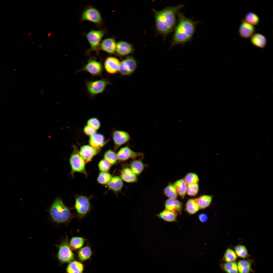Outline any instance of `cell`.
<instances>
[{"label": "cell", "mask_w": 273, "mask_h": 273, "mask_svg": "<svg viewBox=\"0 0 273 273\" xmlns=\"http://www.w3.org/2000/svg\"><path fill=\"white\" fill-rule=\"evenodd\" d=\"M184 7L182 4L167 7L160 10L152 9L154 13L157 33L165 39L173 30L176 25V16Z\"/></svg>", "instance_id": "cell-1"}, {"label": "cell", "mask_w": 273, "mask_h": 273, "mask_svg": "<svg viewBox=\"0 0 273 273\" xmlns=\"http://www.w3.org/2000/svg\"><path fill=\"white\" fill-rule=\"evenodd\" d=\"M177 16L178 22L174 28L171 48L178 45H184L190 41L195 32L196 26L200 22L186 17L180 12L178 13Z\"/></svg>", "instance_id": "cell-2"}, {"label": "cell", "mask_w": 273, "mask_h": 273, "mask_svg": "<svg viewBox=\"0 0 273 273\" xmlns=\"http://www.w3.org/2000/svg\"><path fill=\"white\" fill-rule=\"evenodd\" d=\"M49 212L53 220L57 222L62 223L68 221L72 216L70 209L66 206L59 198L56 199L53 202L50 209Z\"/></svg>", "instance_id": "cell-3"}, {"label": "cell", "mask_w": 273, "mask_h": 273, "mask_svg": "<svg viewBox=\"0 0 273 273\" xmlns=\"http://www.w3.org/2000/svg\"><path fill=\"white\" fill-rule=\"evenodd\" d=\"M106 32L105 29L91 30L85 35L86 38L90 45V48L87 51L89 54L92 51L98 53L100 50V46L102 39Z\"/></svg>", "instance_id": "cell-4"}, {"label": "cell", "mask_w": 273, "mask_h": 273, "mask_svg": "<svg viewBox=\"0 0 273 273\" xmlns=\"http://www.w3.org/2000/svg\"><path fill=\"white\" fill-rule=\"evenodd\" d=\"M81 21H88L98 26H101L103 23V19L99 11L92 6L87 7L83 11L81 15Z\"/></svg>", "instance_id": "cell-5"}, {"label": "cell", "mask_w": 273, "mask_h": 273, "mask_svg": "<svg viewBox=\"0 0 273 273\" xmlns=\"http://www.w3.org/2000/svg\"><path fill=\"white\" fill-rule=\"evenodd\" d=\"M111 83L105 79L87 82L86 84L87 90L91 96H95L103 93Z\"/></svg>", "instance_id": "cell-6"}, {"label": "cell", "mask_w": 273, "mask_h": 273, "mask_svg": "<svg viewBox=\"0 0 273 273\" xmlns=\"http://www.w3.org/2000/svg\"><path fill=\"white\" fill-rule=\"evenodd\" d=\"M75 207L79 218L81 219L85 216L91 210L89 198L83 196H77L75 199Z\"/></svg>", "instance_id": "cell-7"}, {"label": "cell", "mask_w": 273, "mask_h": 273, "mask_svg": "<svg viewBox=\"0 0 273 273\" xmlns=\"http://www.w3.org/2000/svg\"><path fill=\"white\" fill-rule=\"evenodd\" d=\"M58 258L60 261L63 263H68L73 259L74 255L71 250L67 237L58 245Z\"/></svg>", "instance_id": "cell-8"}, {"label": "cell", "mask_w": 273, "mask_h": 273, "mask_svg": "<svg viewBox=\"0 0 273 273\" xmlns=\"http://www.w3.org/2000/svg\"><path fill=\"white\" fill-rule=\"evenodd\" d=\"M70 163L72 172H79L86 174L85 162L80 155L77 150L75 149L71 155Z\"/></svg>", "instance_id": "cell-9"}, {"label": "cell", "mask_w": 273, "mask_h": 273, "mask_svg": "<svg viewBox=\"0 0 273 273\" xmlns=\"http://www.w3.org/2000/svg\"><path fill=\"white\" fill-rule=\"evenodd\" d=\"M136 67L135 59L131 56H128L120 62L119 72L122 75H129L134 72Z\"/></svg>", "instance_id": "cell-10"}, {"label": "cell", "mask_w": 273, "mask_h": 273, "mask_svg": "<svg viewBox=\"0 0 273 273\" xmlns=\"http://www.w3.org/2000/svg\"><path fill=\"white\" fill-rule=\"evenodd\" d=\"M103 71V66L101 62L92 59L88 60L85 65L77 72H87L94 76L99 75Z\"/></svg>", "instance_id": "cell-11"}, {"label": "cell", "mask_w": 273, "mask_h": 273, "mask_svg": "<svg viewBox=\"0 0 273 273\" xmlns=\"http://www.w3.org/2000/svg\"><path fill=\"white\" fill-rule=\"evenodd\" d=\"M117 155L119 160L124 161L130 158L135 159L138 157H142L143 154L141 153L135 152L126 146L121 148L118 152Z\"/></svg>", "instance_id": "cell-12"}, {"label": "cell", "mask_w": 273, "mask_h": 273, "mask_svg": "<svg viewBox=\"0 0 273 273\" xmlns=\"http://www.w3.org/2000/svg\"><path fill=\"white\" fill-rule=\"evenodd\" d=\"M120 62L117 58L112 57H107L104 62V66L108 73L114 74L119 71Z\"/></svg>", "instance_id": "cell-13"}, {"label": "cell", "mask_w": 273, "mask_h": 273, "mask_svg": "<svg viewBox=\"0 0 273 273\" xmlns=\"http://www.w3.org/2000/svg\"><path fill=\"white\" fill-rule=\"evenodd\" d=\"M113 139L115 149L126 143L130 140V137L129 133L125 131L116 130L113 134Z\"/></svg>", "instance_id": "cell-14"}, {"label": "cell", "mask_w": 273, "mask_h": 273, "mask_svg": "<svg viewBox=\"0 0 273 273\" xmlns=\"http://www.w3.org/2000/svg\"><path fill=\"white\" fill-rule=\"evenodd\" d=\"M134 49L132 45L124 41H120L117 43L116 53L120 56H124L132 53Z\"/></svg>", "instance_id": "cell-15"}, {"label": "cell", "mask_w": 273, "mask_h": 273, "mask_svg": "<svg viewBox=\"0 0 273 273\" xmlns=\"http://www.w3.org/2000/svg\"><path fill=\"white\" fill-rule=\"evenodd\" d=\"M116 44L114 38H106L101 42L100 49L109 54H114L116 53Z\"/></svg>", "instance_id": "cell-16"}, {"label": "cell", "mask_w": 273, "mask_h": 273, "mask_svg": "<svg viewBox=\"0 0 273 273\" xmlns=\"http://www.w3.org/2000/svg\"><path fill=\"white\" fill-rule=\"evenodd\" d=\"M255 30V27L253 25L245 20H242L239 30V34L241 37L248 38L253 35Z\"/></svg>", "instance_id": "cell-17"}, {"label": "cell", "mask_w": 273, "mask_h": 273, "mask_svg": "<svg viewBox=\"0 0 273 273\" xmlns=\"http://www.w3.org/2000/svg\"><path fill=\"white\" fill-rule=\"evenodd\" d=\"M98 151L89 145H84L80 148L79 154L85 162L90 161L97 153Z\"/></svg>", "instance_id": "cell-18"}, {"label": "cell", "mask_w": 273, "mask_h": 273, "mask_svg": "<svg viewBox=\"0 0 273 273\" xmlns=\"http://www.w3.org/2000/svg\"><path fill=\"white\" fill-rule=\"evenodd\" d=\"M89 143L92 147L98 150L105 144L104 136L101 134L96 133L90 136Z\"/></svg>", "instance_id": "cell-19"}, {"label": "cell", "mask_w": 273, "mask_h": 273, "mask_svg": "<svg viewBox=\"0 0 273 273\" xmlns=\"http://www.w3.org/2000/svg\"><path fill=\"white\" fill-rule=\"evenodd\" d=\"M165 206V209L175 212L178 214L181 213L182 203L176 199L169 198L167 199Z\"/></svg>", "instance_id": "cell-20"}, {"label": "cell", "mask_w": 273, "mask_h": 273, "mask_svg": "<svg viewBox=\"0 0 273 273\" xmlns=\"http://www.w3.org/2000/svg\"><path fill=\"white\" fill-rule=\"evenodd\" d=\"M253 260H241L237 263L238 273H250L253 272L252 268Z\"/></svg>", "instance_id": "cell-21"}, {"label": "cell", "mask_w": 273, "mask_h": 273, "mask_svg": "<svg viewBox=\"0 0 273 273\" xmlns=\"http://www.w3.org/2000/svg\"><path fill=\"white\" fill-rule=\"evenodd\" d=\"M251 41L253 45L257 47L263 48L266 46L267 40L265 37L259 33L254 34L251 36Z\"/></svg>", "instance_id": "cell-22"}, {"label": "cell", "mask_w": 273, "mask_h": 273, "mask_svg": "<svg viewBox=\"0 0 273 273\" xmlns=\"http://www.w3.org/2000/svg\"><path fill=\"white\" fill-rule=\"evenodd\" d=\"M178 213L166 209L160 213L158 216L164 220L168 222H173L176 221Z\"/></svg>", "instance_id": "cell-23"}, {"label": "cell", "mask_w": 273, "mask_h": 273, "mask_svg": "<svg viewBox=\"0 0 273 273\" xmlns=\"http://www.w3.org/2000/svg\"><path fill=\"white\" fill-rule=\"evenodd\" d=\"M121 176L123 180L127 183L134 182L137 181L136 175L128 168H125L123 169L121 171Z\"/></svg>", "instance_id": "cell-24"}, {"label": "cell", "mask_w": 273, "mask_h": 273, "mask_svg": "<svg viewBox=\"0 0 273 273\" xmlns=\"http://www.w3.org/2000/svg\"><path fill=\"white\" fill-rule=\"evenodd\" d=\"M108 185L109 188L117 192L121 190L123 186V183L120 177L116 176L112 177Z\"/></svg>", "instance_id": "cell-25"}, {"label": "cell", "mask_w": 273, "mask_h": 273, "mask_svg": "<svg viewBox=\"0 0 273 273\" xmlns=\"http://www.w3.org/2000/svg\"><path fill=\"white\" fill-rule=\"evenodd\" d=\"M200 209L195 199H190L187 201L185 206V210L189 215L194 214Z\"/></svg>", "instance_id": "cell-26"}, {"label": "cell", "mask_w": 273, "mask_h": 273, "mask_svg": "<svg viewBox=\"0 0 273 273\" xmlns=\"http://www.w3.org/2000/svg\"><path fill=\"white\" fill-rule=\"evenodd\" d=\"M212 196L203 195L195 198L200 209H206L209 206L212 200Z\"/></svg>", "instance_id": "cell-27"}, {"label": "cell", "mask_w": 273, "mask_h": 273, "mask_svg": "<svg viewBox=\"0 0 273 273\" xmlns=\"http://www.w3.org/2000/svg\"><path fill=\"white\" fill-rule=\"evenodd\" d=\"M219 265L226 273H238L237 263L235 262L222 263Z\"/></svg>", "instance_id": "cell-28"}, {"label": "cell", "mask_w": 273, "mask_h": 273, "mask_svg": "<svg viewBox=\"0 0 273 273\" xmlns=\"http://www.w3.org/2000/svg\"><path fill=\"white\" fill-rule=\"evenodd\" d=\"M178 194L182 199L185 198L187 186L184 179H182L175 182L174 184Z\"/></svg>", "instance_id": "cell-29"}, {"label": "cell", "mask_w": 273, "mask_h": 273, "mask_svg": "<svg viewBox=\"0 0 273 273\" xmlns=\"http://www.w3.org/2000/svg\"><path fill=\"white\" fill-rule=\"evenodd\" d=\"M83 269L82 264L79 262L74 261L71 262L67 268V273H81Z\"/></svg>", "instance_id": "cell-30"}, {"label": "cell", "mask_w": 273, "mask_h": 273, "mask_svg": "<svg viewBox=\"0 0 273 273\" xmlns=\"http://www.w3.org/2000/svg\"><path fill=\"white\" fill-rule=\"evenodd\" d=\"M234 249L237 257L244 259L250 256L247 248L244 245L238 244L234 247Z\"/></svg>", "instance_id": "cell-31"}, {"label": "cell", "mask_w": 273, "mask_h": 273, "mask_svg": "<svg viewBox=\"0 0 273 273\" xmlns=\"http://www.w3.org/2000/svg\"><path fill=\"white\" fill-rule=\"evenodd\" d=\"M85 241L84 238L81 237H72L69 243L71 249L72 250H76L80 248L83 245Z\"/></svg>", "instance_id": "cell-32"}, {"label": "cell", "mask_w": 273, "mask_h": 273, "mask_svg": "<svg viewBox=\"0 0 273 273\" xmlns=\"http://www.w3.org/2000/svg\"><path fill=\"white\" fill-rule=\"evenodd\" d=\"M237 258L238 257L234 250L228 248L226 249L221 261L226 262H235Z\"/></svg>", "instance_id": "cell-33"}, {"label": "cell", "mask_w": 273, "mask_h": 273, "mask_svg": "<svg viewBox=\"0 0 273 273\" xmlns=\"http://www.w3.org/2000/svg\"><path fill=\"white\" fill-rule=\"evenodd\" d=\"M165 195L170 199H176L177 197L178 193L174 185L169 184L164 189Z\"/></svg>", "instance_id": "cell-34"}, {"label": "cell", "mask_w": 273, "mask_h": 273, "mask_svg": "<svg viewBox=\"0 0 273 273\" xmlns=\"http://www.w3.org/2000/svg\"><path fill=\"white\" fill-rule=\"evenodd\" d=\"M131 170L135 175L140 174L143 171L144 165L140 160H135L132 161L130 164Z\"/></svg>", "instance_id": "cell-35"}, {"label": "cell", "mask_w": 273, "mask_h": 273, "mask_svg": "<svg viewBox=\"0 0 273 273\" xmlns=\"http://www.w3.org/2000/svg\"><path fill=\"white\" fill-rule=\"evenodd\" d=\"M92 254L90 248L86 246L81 248L78 252V256L81 260L85 261L89 258Z\"/></svg>", "instance_id": "cell-36"}, {"label": "cell", "mask_w": 273, "mask_h": 273, "mask_svg": "<svg viewBox=\"0 0 273 273\" xmlns=\"http://www.w3.org/2000/svg\"><path fill=\"white\" fill-rule=\"evenodd\" d=\"M104 157L105 160L112 165L116 162L117 159V154L111 150H108L105 152Z\"/></svg>", "instance_id": "cell-37"}, {"label": "cell", "mask_w": 273, "mask_h": 273, "mask_svg": "<svg viewBox=\"0 0 273 273\" xmlns=\"http://www.w3.org/2000/svg\"><path fill=\"white\" fill-rule=\"evenodd\" d=\"M245 21L252 25H257L259 21L258 16L256 14L252 12L247 13L245 17Z\"/></svg>", "instance_id": "cell-38"}, {"label": "cell", "mask_w": 273, "mask_h": 273, "mask_svg": "<svg viewBox=\"0 0 273 273\" xmlns=\"http://www.w3.org/2000/svg\"><path fill=\"white\" fill-rule=\"evenodd\" d=\"M111 178V176L110 174L106 172H102L99 174L97 180L100 184H108Z\"/></svg>", "instance_id": "cell-39"}, {"label": "cell", "mask_w": 273, "mask_h": 273, "mask_svg": "<svg viewBox=\"0 0 273 273\" xmlns=\"http://www.w3.org/2000/svg\"><path fill=\"white\" fill-rule=\"evenodd\" d=\"M198 190V183L191 184L188 185L186 193L189 196H194L197 194Z\"/></svg>", "instance_id": "cell-40"}, {"label": "cell", "mask_w": 273, "mask_h": 273, "mask_svg": "<svg viewBox=\"0 0 273 273\" xmlns=\"http://www.w3.org/2000/svg\"><path fill=\"white\" fill-rule=\"evenodd\" d=\"M187 184L198 183L199 180L197 175L195 173H189L185 177L184 179Z\"/></svg>", "instance_id": "cell-41"}, {"label": "cell", "mask_w": 273, "mask_h": 273, "mask_svg": "<svg viewBox=\"0 0 273 273\" xmlns=\"http://www.w3.org/2000/svg\"><path fill=\"white\" fill-rule=\"evenodd\" d=\"M87 125L97 131L100 127L101 124L97 118H92L88 120Z\"/></svg>", "instance_id": "cell-42"}, {"label": "cell", "mask_w": 273, "mask_h": 273, "mask_svg": "<svg viewBox=\"0 0 273 273\" xmlns=\"http://www.w3.org/2000/svg\"><path fill=\"white\" fill-rule=\"evenodd\" d=\"M98 166L100 170L104 172L108 171L110 167V164L105 159L101 160L99 162Z\"/></svg>", "instance_id": "cell-43"}, {"label": "cell", "mask_w": 273, "mask_h": 273, "mask_svg": "<svg viewBox=\"0 0 273 273\" xmlns=\"http://www.w3.org/2000/svg\"><path fill=\"white\" fill-rule=\"evenodd\" d=\"M83 131L86 135L90 136L96 133V130L87 125L84 127Z\"/></svg>", "instance_id": "cell-44"}, {"label": "cell", "mask_w": 273, "mask_h": 273, "mask_svg": "<svg viewBox=\"0 0 273 273\" xmlns=\"http://www.w3.org/2000/svg\"><path fill=\"white\" fill-rule=\"evenodd\" d=\"M198 218L200 221L203 223L207 222L208 219L207 215L204 213L200 214L198 216Z\"/></svg>", "instance_id": "cell-45"}]
</instances>
